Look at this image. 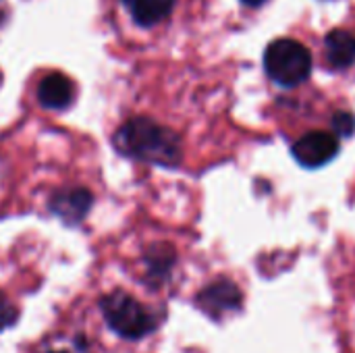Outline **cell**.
Listing matches in <instances>:
<instances>
[{
  "label": "cell",
  "instance_id": "6da1fadb",
  "mask_svg": "<svg viewBox=\"0 0 355 353\" xmlns=\"http://www.w3.org/2000/svg\"><path fill=\"white\" fill-rule=\"evenodd\" d=\"M114 148L133 160L177 166L181 162V139L175 131L152 119L137 117L127 121L112 139Z\"/></svg>",
  "mask_w": 355,
  "mask_h": 353
},
{
  "label": "cell",
  "instance_id": "7a4b0ae2",
  "mask_svg": "<svg viewBox=\"0 0 355 353\" xmlns=\"http://www.w3.org/2000/svg\"><path fill=\"white\" fill-rule=\"evenodd\" d=\"M100 310L106 325L123 339L137 341L156 329L154 316L129 293L116 289L100 300Z\"/></svg>",
  "mask_w": 355,
  "mask_h": 353
},
{
  "label": "cell",
  "instance_id": "3957f363",
  "mask_svg": "<svg viewBox=\"0 0 355 353\" xmlns=\"http://www.w3.org/2000/svg\"><path fill=\"white\" fill-rule=\"evenodd\" d=\"M264 67L272 81L285 87H295L310 77L312 54L297 40H275L264 54Z\"/></svg>",
  "mask_w": 355,
  "mask_h": 353
},
{
  "label": "cell",
  "instance_id": "277c9868",
  "mask_svg": "<svg viewBox=\"0 0 355 353\" xmlns=\"http://www.w3.org/2000/svg\"><path fill=\"white\" fill-rule=\"evenodd\" d=\"M339 152V141L335 135L324 131H312L304 137H300L293 146V156L302 166L318 169L327 162H331Z\"/></svg>",
  "mask_w": 355,
  "mask_h": 353
},
{
  "label": "cell",
  "instance_id": "5b68a950",
  "mask_svg": "<svg viewBox=\"0 0 355 353\" xmlns=\"http://www.w3.org/2000/svg\"><path fill=\"white\" fill-rule=\"evenodd\" d=\"M92 202H94V198L85 187H67V189H60L52 196L50 210L56 216H60L64 223L77 225L87 216Z\"/></svg>",
  "mask_w": 355,
  "mask_h": 353
},
{
  "label": "cell",
  "instance_id": "8992f818",
  "mask_svg": "<svg viewBox=\"0 0 355 353\" xmlns=\"http://www.w3.org/2000/svg\"><path fill=\"white\" fill-rule=\"evenodd\" d=\"M239 304L241 291L231 281H216L198 295V306L212 318H220L223 314L237 310Z\"/></svg>",
  "mask_w": 355,
  "mask_h": 353
},
{
  "label": "cell",
  "instance_id": "52a82bcc",
  "mask_svg": "<svg viewBox=\"0 0 355 353\" xmlns=\"http://www.w3.org/2000/svg\"><path fill=\"white\" fill-rule=\"evenodd\" d=\"M75 100V85L62 73L46 75L37 85V102L48 110H64Z\"/></svg>",
  "mask_w": 355,
  "mask_h": 353
},
{
  "label": "cell",
  "instance_id": "ba28073f",
  "mask_svg": "<svg viewBox=\"0 0 355 353\" xmlns=\"http://www.w3.org/2000/svg\"><path fill=\"white\" fill-rule=\"evenodd\" d=\"M327 60L335 69H347L355 62V35L345 29H335L324 40Z\"/></svg>",
  "mask_w": 355,
  "mask_h": 353
},
{
  "label": "cell",
  "instance_id": "9c48e42d",
  "mask_svg": "<svg viewBox=\"0 0 355 353\" xmlns=\"http://www.w3.org/2000/svg\"><path fill=\"white\" fill-rule=\"evenodd\" d=\"M133 21L141 27H154L164 21L177 0H123Z\"/></svg>",
  "mask_w": 355,
  "mask_h": 353
},
{
  "label": "cell",
  "instance_id": "30bf717a",
  "mask_svg": "<svg viewBox=\"0 0 355 353\" xmlns=\"http://www.w3.org/2000/svg\"><path fill=\"white\" fill-rule=\"evenodd\" d=\"M175 254L168 246H154L146 254V268L152 279H164L171 273Z\"/></svg>",
  "mask_w": 355,
  "mask_h": 353
},
{
  "label": "cell",
  "instance_id": "8fae6325",
  "mask_svg": "<svg viewBox=\"0 0 355 353\" xmlns=\"http://www.w3.org/2000/svg\"><path fill=\"white\" fill-rule=\"evenodd\" d=\"M17 316H19V312H17L15 304L4 293H0V331L12 327L17 322Z\"/></svg>",
  "mask_w": 355,
  "mask_h": 353
},
{
  "label": "cell",
  "instance_id": "7c38bea8",
  "mask_svg": "<svg viewBox=\"0 0 355 353\" xmlns=\"http://www.w3.org/2000/svg\"><path fill=\"white\" fill-rule=\"evenodd\" d=\"M333 127H335L337 135H341V137H349V135H354V131H355L354 114H352V112H337V114L333 117Z\"/></svg>",
  "mask_w": 355,
  "mask_h": 353
},
{
  "label": "cell",
  "instance_id": "4fadbf2b",
  "mask_svg": "<svg viewBox=\"0 0 355 353\" xmlns=\"http://www.w3.org/2000/svg\"><path fill=\"white\" fill-rule=\"evenodd\" d=\"M248 6H260V4H264L266 0H243Z\"/></svg>",
  "mask_w": 355,
  "mask_h": 353
},
{
  "label": "cell",
  "instance_id": "5bb4252c",
  "mask_svg": "<svg viewBox=\"0 0 355 353\" xmlns=\"http://www.w3.org/2000/svg\"><path fill=\"white\" fill-rule=\"evenodd\" d=\"M4 19V0H0V23Z\"/></svg>",
  "mask_w": 355,
  "mask_h": 353
}]
</instances>
